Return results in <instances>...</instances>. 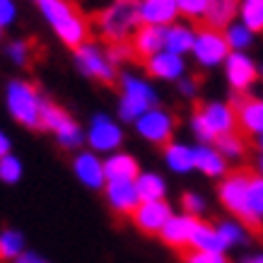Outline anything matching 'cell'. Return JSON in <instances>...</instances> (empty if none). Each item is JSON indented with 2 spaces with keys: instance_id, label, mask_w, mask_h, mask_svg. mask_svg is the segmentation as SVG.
Wrapping results in <instances>:
<instances>
[{
  "instance_id": "14",
  "label": "cell",
  "mask_w": 263,
  "mask_h": 263,
  "mask_svg": "<svg viewBox=\"0 0 263 263\" xmlns=\"http://www.w3.org/2000/svg\"><path fill=\"white\" fill-rule=\"evenodd\" d=\"M104 196L111 210L121 217H130L140 205L136 191V181H106L104 183Z\"/></svg>"
},
{
  "instance_id": "34",
  "label": "cell",
  "mask_w": 263,
  "mask_h": 263,
  "mask_svg": "<svg viewBox=\"0 0 263 263\" xmlns=\"http://www.w3.org/2000/svg\"><path fill=\"white\" fill-rule=\"evenodd\" d=\"M176 3V12L183 15L186 20L191 22H203V15H205V8H208V0H174Z\"/></svg>"
},
{
  "instance_id": "46",
  "label": "cell",
  "mask_w": 263,
  "mask_h": 263,
  "mask_svg": "<svg viewBox=\"0 0 263 263\" xmlns=\"http://www.w3.org/2000/svg\"><path fill=\"white\" fill-rule=\"evenodd\" d=\"M258 145H261V150H263V136H258Z\"/></svg>"
},
{
  "instance_id": "16",
  "label": "cell",
  "mask_w": 263,
  "mask_h": 263,
  "mask_svg": "<svg viewBox=\"0 0 263 263\" xmlns=\"http://www.w3.org/2000/svg\"><path fill=\"white\" fill-rule=\"evenodd\" d=\"M89 145L99 152H109L114 147H119L123 143V133H121V128L114 123L109 116H95L92 119V128H89V136H87Z\"/></svg>"
},
{
  "instance_id": "20",
  "label": "cell",
  "mask_w": 263,
  "mask_h": 263,
  "mask_svg": "<svg viewBox=\"0 0 263 263\" xmlns=\"http://www.w3.org/2000/svg\"><path fill=\"white\" fill-rule=\"evenodd\" d=\"M75 174H78V179H80L85 186H89V189H102L104 183H106L102 162L97 160L92 152H82V155L75 157Z\"/></svg>"
},
{
  "instance_id": "37",
  "label": "cell",
  "mask_w": 263,
  "mask_h": 263,
  "mask_svg": "<svg viewBox=\"0 0 263 263\" xmlns=\"http://www.w3.org/2000/svg\"><path fill=\"white\" fill-rule=\"evenodd\" d=\"M56 140H58V145H61V147H65V150H72V147H80L82 140H85V136H82L80 126H78V123H72L70 128H65L63 133H58Z\"/></svg>"
},
{
  "instance_id": "9",
  "label": "cell",
  "mask_w": 263,
  "mask_h": 263,
  "mask_svg": "<svg viewBox=\"0 0 263 263\" xmlns=\"http://www.w3.org/2000/svg\"><path fill=\"white\" fill-rule=\"evenodd\" d=\"M193 53L203 65H217L230 56L232 51L227 46L224 32L205 27V24H196V41H193Z\"/></svg>"
},
{
  "instance_id": "13",
  "label": "cell",
  "mask_w": 263,
  "mask_h": 263,
  "mask_svg": "<svg viewBox=\"0 0 263 263\" xmlns=\"http://www.w3.org/2000/svg\"><path fill=\"white\" fill-rule=\"evenodd\" d=\"M198 222L200 220L193 215H179V217L172 215L167 220V224L162 227L160 239L169 249H174L176 254H181L183 249H189V244H191V237L196 232V227H198Z\"/></svg>"
},
{
  "instance_id": "33",
  "label": "cell",
  "mask_w": 263,
  "mask_h": 263,
  "mask_svg": "<svg viewBox=\"0 0 263 263\" xmlns=\"http://www.w3.org/2000/svg\"><path fill=\"white\" fill-rule=\"evenodd\" d=\"M224 39H227V46L230 51H237L241 53L244 48L251 44V32H249L244 24H230L227 29H224Z\"/></svg>"
},
{
  "instance_id": "25",
  "label": "cell",
  "mask_w": 263,
  "mask_h": 263,
  "mask_svg": "<svg viewBox=\"0 0 263 263\" xmlns=\"http://www.w3.org/2000/svg\"><path fill=\"white\" fill-rule=\"evenodd\" d=\"M189 249H198V251H217V254H222L227 247H224V241H222V237H220L217 227H213L210 222H203V220H200L198 227H196V232H193Z\"/></svg>"
},
{
  "instance_id": "3",
  "label": "cell",
  "mask_w": 263,
  "mask_h": 263,
  "mask_svg": "<svg viewBox=\"0 0 263 263\" xmlns=\"http://www.w3.org/2000/svg\"><path fill=\"white\" fill-rule=\"evenodd\" d=\"M247 176H249V167L234 169V172L224 176V181L220 183V200H222V205L230 210L232 215L239 220V224L249 234H254L256 239H263L261 217H256L249 210L247 203Z\"/></svg>"
},
{
  "instance_id": "36",
  "label": "cell",
  "mask_w": 263,
  "mask_h": 263,
  "mask_svg": "<svg viewBox=\"0 0 263 263\" xmlns=\"http://www.w3.org/2000/svg\"><path fill=\"white\" fill-rule=\"evenodd\" d=\"M0 179L5 183H17L22 179V162L12 157V155L0 157Z\"/></svg>"
},
{
  "instance_id": "5",
  "label": "cell",
  "mask_w": 263,
  "mask_h": 263,
  "mask_svg": "<svg viewBox=\"0 0 263 263\" xmlns=\"http://www.w3.org/2000/svg\"><path fill=\"white\" fill-rule=\"evenodd\" d=\"M193 130L203 140V145L215 143L217 136L234 133V111L230 104H198L193 111Z\"/></svg>"
},
{
  "instance_id": "7",
  "label": "cell",
  "mask_w": 263,
  "mask_h": 263,
  "mask_svg": "<svg viewBox=\"0 0 263 263\" xmlns=\"http://www.w3.org/2000/svg\"><path fill=\"white\" fill-rule=\"evenodd\" d=\"M232 111H234V126L237 133L249 140L251 136H263V99H256L251 95H232Z\"/></svg>"
},
{
  "instance_id": "44",
  "label": "cell",
  "mask_w": 263,
  "mask_h": 263,
  "mask_svg": "<svg viewBox=\"0 0 263 263\" xmlns=\"http://www.w3.org/2000/svg\"><path fill=\"white\" fill-rule=\"evenodd\" d=\"M152 3H174V0H152Z\"/></svg>"
},
{
  "instance_id": "2",
  "label": "cell",
  "mask_w": 263,
  "mask_h": 263,
  "mask_svg": "<svg viewBox=\"0 0 263 263\" xmlns=\"http://www.w3.org/2000/svg\"><path fill=\"white\" fill-rule=\"evenodd\" d=\"M140 3L143 0H114L109 8H104L99 15H95V27L99 29L106 44H123L130 41V36L143 24L140 20Z\"/></svg>"
},
{
  "instance_id": "26",
  "label": "cell",
  "mask_w": 263,
  "mask_h": 263,
  "mask_svg": "<svg viewBox=\"0 0 263 263\" xmlns=\"http://www.w3.org/2000/svg\"><path fill=\"white\" fill-rule=\"evenodd\" d=\"M215 150L222 155V157H230V160H241L249 150V140L244 136H239L237 130L234 133H224V136L215 138Z\"/></svg>"
},
{
  "instance_id": "19",
  "label": "cell",
  "mask_w": 263,
  "mask_h": 263,
  "mask_svg": "<svg viewBox=\"0 0 263 263\" xmlns=\"http://www.w3.org/2000/svg\"><path fill=\"white\" fill-rule=\"evenodd\" d=\"M143 68L150 72L152 78H160V80H176V78L183 75L181 56H174V53H169V51H160V53L152 56Z\"/></svg>"
},
{
  "instance_id": "49",
  "label": "cell",
  "mask_w": 263,
  "mask_h": 263,
  "mask_svg": "<svg viewBox=\"0 0 263 263\" xmlns=\"http://www.w3.org/2000/svg\"><path fill=\"white\" fill-rule=\"evenodd\" d=\"M0 34H3V32H0Z\"/></svg>"
},
{
  "instance_id": "21",
  "label": "cell",
  "mask_w": 263,
  "mask_h": 263,
  "mask_svg": "<svg viewBox=\"0 0 263 263\" xmlns=\"http://www.w3.org/2000/svg\"><path fill=\"white\" fill-rule=\"evenodd\" d=\"M176 3H152V0H143L140 3V20L143 24H152V27H169L176 20Z\"/></svg>"
},
{
  "instance_id": "1",
  "label": "cell",
  "mask_w": 263,
  "mask_h": 263,
  "mask_svg": "<svg viewBox=\"0 0 263 263\" xmlns=\"http://www.w3.org/2000/svg\"><path fill=\"white\" fill-rule=\"evenodd\" d=\"M36 3L65 46L78 48L92 41V22L75 8L72 0H36Z\"/></svg>"
},
{
  "instance_id": "45",
  "label": "cell",
  "mask_w": 263,
  "mask_h": 263,
  "mask_svg": "<svg viewBox=\"0 0 263 263\" xmlns=\"http://www.w3.org/2000/svg\"><path fill=\"white\" fill-rule=\"evenodd\" d=\"M254 263H263V256H258V258H254Z\"/></svg>"
},
{
  "instance_id": "15",
  "label": "cell",
  "mask_w": 263,
  "mask_h": 263,
  "mask_svg": "<svg viewBox=\"0 0 263 263\" xmlns=\"http://www.w3.org/2000/svg\"><path fill=\"white\" fill-rule=\"evenodd\" d=\"M224 61H227V80H230L232 89L244 95L256 82V78H258L254 61L249 56H244V53H237V51H232Z\"/></svg>"
},
{
  "instance_id": "41",
  "label": "cell",
  "mask_w": 263,
  "mask_h": 263,
  "mask_svg": "<svg viewBox=\"0 0 263 263\" xmlns=\"http://www.w3.org/2000/svg\"><path fill=\"white\" fill-rule=\"evenodd\" d=\"M15 263H48L46 258H41L39 254H32V251H22V254L15 258Z\"/></svg>"
},
{
  "instance_id": "4",
  "label": "cell",
  "mask_w": 263,
  "mask_h": 263,
  "mask_svg": "<svg viewBox=\"0 0 263 263\" xmlns=\"http://www.w3.org/2000/svg\"><path fill=\"white\" fill-rule=\"evenodd\" d=\"M41 104H44V97H41L39 87L34 82L12 80L8 85V109L17 123L32 128V130H39Z\"/></svg>"
},
{
  "instance_id": "28",
  "label": "cell",
  "mask_w": 263,
  "mask_h": 263,
  "mask_svg": "<svg viewBox=\"0 0 263 263\" xmlns=\"http://www.w3.org/2000/svg\"><path fill=\"white\" fill-rule=\"evenodd\" d=\"M164 150V160L174 172H189L193 169V150L189 145L181 143H169L162 147Z\"/></svg>"
},
{
  "instance_id": "11",
  "label": "cell",
  "mask_w": 263,
  "mask_h": 263,
  "mask_svg": "<svg viewBox=\"0 0 263 263\" xmlns=\"http://www.w3.org/2000/svg\"><path fill=\"white\" fill-rule=\"evenodd\" d=\"M164 32L167 27H152V24H140L138 32L130 36V51H133V63L145 65L152 56L164 51Z\"/></svg>"
},
{
  "instance_id": "38",
  "label": "cell",
  "mask_w": 263,
  "mask_h": 263,
  "mask_svg": "<svg viewBox=\"0 0 263 263\" xmlns=\"http://www.w3.org/2000/svg\"><path fill=\"white\" fill-rule=\"evenodd\" d=\"M217 232H220V237H222L224 247H230V244H237V241L244 239L241 224H237V222H222V224H217Z\"/></svg>"
},
{
  "instance_id": "12",
  "label": "cell",
  "mask_w": 263,
  "mask_h": 263,
  "mask_svg": "<svg viewBox=\"0 0 263 263\" xmlns=\"http://www.w3.org/2000/svg\"><path fill=\"white\" fill-rule=\"evenodd\" d=\"M136 123H138V133H140L145 140H150L152 145L164 147V145L172 143L174 119H172L167 111H162V109H150V111H145Z\"/></svg>"
},
{
  "instance_id": "43",
  "label": "cell",
  "mask_w": 263,
  "mask_h": 263,
  "mask_svg": "<svg viewBox=\"0 0 263 263\" xmlns=\"http://www.w3.org/2000/svg\"><path fill=\"white\" fill-rule=\"evenodd\" d=\"M10 155V138L5 133H0V157Z\"/></svg>"
},
{
  "instance_id": "47",
  "label": "cell",
  "mask_w": 263,
  "mask_h": 263,
  "mask_svg": "<svg viewBox=\"0 0 263 263\" xmlns=\"http://www.w3.org/2000/svg\"><path fill=\"white\" fill-rule=\"evenodd\" d=\"M258 169H261V176H263V160H261V164H258Z\"/></svg>"
},
{
  "instance_id": "27",
  "label": "cell",
  "mask_w": 263,
  "mask_h": 263,
  "mask_svg": "<svg viewBox=\"0 0 263 263\" xmlns=\"http://www.w3.org/2000/svg\"><path fill=\"white\" fill-rule=\"evenodd\" d=\"M136 191L140 203L143 200H164V179L160 174H140L136 179Z\"/></svg>"
},
{
  "instance_id": "24",
  "label": "cell",
  "mask_w": 263,
  "mask_h": 263,
  "mask_svg": "<svg viewBox=\"0 0 263 263\" xmlns=\"http://www.w3.org/2000/svg\"><path fill=\"white\" fill-rule=\"evenodd\" d=\"M193 41H196V32L191 27H183V24H169L167 32H164V51L181 56L193 51Z\"/></svg>"
},
{
  "instance_id": "30",
  "label": "cell",
  "mask_w": 263,
  "mask_h": 263,
  "mask_svg": "<svg viewBox=\"0 0 263 263\" xmlns=\"http://www.w3.org/2000/svg\"><path fill=\"white\" fill-rule=\"evenodd\" d=\"M241 24L249 32H263V0H244L239 3Z\"/></svg>"
},
{
  "instance_id": "35",
  "label": "cell",
  "mask_w": 263,
  "mask_h": 263,
  "mask_svg": "<svg viewBox=\"0 0 263 263\" xmlns=\"http://www.w3.org/2000/svg\"><path fill=\"white\" fill-rule=\"evenodd\" d=\"M183 263H230L224 258V254H217V251H198V249H183L181 254Z\"/></svg>"
},
{
  "instance_id": "23",
  "label": "cell",
  "mask_w": 263,
  "mask_h": 263,
  "mask_svg": "<svg viewBox=\"0 0 263 263\" xmlns=\"http://www.w3.org/2000/svg\"><path fill=\"white\" fill-rule=\"evenodd\" d=\"M72 123L75 121L70 119V114L65 111L61 104L44 97V104H41V128L44 130H51L53 136H58V133H63L65 128H70Z\"/></svg>"
},
{
  "instance_id": "17",
  "label": "cell",
  "mask_w": 263,
  "mask_h": 263,
  "mask_svg": "<svg viewBox=\"0 0 263 263\" xmlns=\"http://www.w3.org/2000/svg\"><path fill=\"white\" fill-rule=\"evenodd\" d=\"M239 3L241 0H208L203 22H198V24H205V27H213V29L224 32L232 24L234 15L239 12Z\"/></svg>"
},
{
  "instance_id": "48",
  "label": "cell",
  "mask_w": 263,
  "mask_h": 263,
  "mask_svg": "<svg viewBox=\"0 0 263 263\" xmlns=\"http://www.w3.org/2000/svg\"><path fill=\"white\" fill-rule=\"evenodd\" d=\"M249 263H254V261H249Z\"/></svg>"
},
{
  "instance_id": "8",
  "label": "cell",
  "mask_w": 263,
  "mask_h": 263,
  "mask_svg": "<svg viewBox=\"0 0 263 263\" xmlns=\"http://www.w3.org/2000/svg\"><path fill=\"white\" fill-rule=\"evenodd\" d=\"M72 51H75L78 68H80L87 78H92L95 82H102L106 87H114V85H116V70H114V65L109 63L106 53H104L97 44L87 41V44L72 48Z\"/></svg>"
},
{
  "instance_id": "42",
  "label": "cell",
  "mask_w": 263,
  "mask_h": 263,
  "mask_svg": "<svg viewBox=\"0 0 263 263\" xmlns=\"http://www.w3.org/2000/svg\"><path fill=\"white\" fill-rule=\"evenodd\" d=\"M196 89H198V80H196V78L181 80V92H183V95H193Z\"/></svg>"
},
{
  "instance_id": "22",
  "label": "cell",
  "mask_w": 263,
  "mask_h": 263,
  "mask_svg": "<svg viewBox=\"0 0 263 263\" xmlns=\"http://www.w3.org/2000/svg\"><path fill=\"white\" fill-rule=\"evenodd\" d=\"M193 167L200 169L205 176H222L227 174V162L215 147L210 145H200L193 150Z\"/></svg>"
},
{
  "instance_id": "40",
  "label": "cell",
  "mask_w": 263,
  "mask_h": 263,
  "mask_svg": "<svg viewBox=\"0 0 263 263\" xmlns=\"http://www.w3.org/2000/svg\"><path fill=\"white\" fill-rule=\"evenodd\" d=\"M15 3L12 0H0V29L8 27L12 20H15Z\"/></svg>"
},
{
  "instance_id": "29",
  "label": "cell",
  "mask_w": 263,
  "mask_h": 263,
  "mask_svg": "<svg viewBox=\"0 0 263 263\" xmlns=\"http://www.w3.org/2000/svg\"><path fill=\"white\" fill-rule=\"evenodd\" d=\"M247 203L256 217H263V176L249 169L247 176Z\"/></svg>"
},
{
  "instance_id": "39",
  "label": "cell",
  "mask_w": 263,
  "mask_h": 263,
  "mask_svg": "<svg viewBox=\"0 0 263 263\" xmlns=\"http://www.w3.org/2000/svg\"><path fill=\"white\" fill-rule=\"evenodd\" d=\"M181 205H183V210H186V215H200L203 213V198L200 196H196V193H183L181 196Z\"/></svg>"
},
{
  "instance_id": "32",
  "label": "cell",
  "mask_w": 263,
  "mask_h": 263,
  "mask_svg": "<svg viewBox=\"0 0 263 263\" xmlns=\"http://www.w3.org/2000/svg\"><path fill=\"white\" fill-rule=\"evenodd\" d=\"M41 48L34 41H12L8 46V56L17 65H32V56H39Z\"/></svg>"
},
{
  "instance_id": "6",
  "label": "cell",
  "mask_w": 263,
  "mask_h": 263,
  "mask_svg": "<svg viewBox=\"0 0 263 263\" xmlns=\"http://www.w3.org/2000/svg\"><path fill=\"white\" fill-rule=\"evenodd\" d=\"M157 106V97L150 89V85L138 80L133 75L121 78V106L119 114L123 121H138L145 111Z\"/></svg>"
},
{
  "instance_id": "18",
  "label": "cell",
  "mask_w": 263,
  "mask_h": 263,
  "mask_svg": "<svg viewBox=\"0 0 263 263\" xmlns=\"http://www.w3.org/2000/svg\"><path fill=\"white\" fill-rule=\"evenodd\" d=\"M102 167H104V179L106 181H136L138 172H140L136 157H130L126 152L111 155Z\"/></svg>"
},
{
  "instance_id": "10",
  "label": "cell",
  "mask_w": 263,
  "mask_h": 263,
  "mask_svg": "<svg viewBox=\"0 0 263 263\" xmlns=\"http://www.w3.org/2000/svg\"><path fill=\"white\" fill-rule=\"evenodd\" d=\"M169 217H172V205L167 200H143L130 215V222L147 237H160Z\"/></svg>"
},
{
  "instance_id": "31",
  "label": "cell",
  "mask_w": 263,
  "mask_h": 263,
  "mask_svg": "<svg viewBox=\"0 0 263 263\" xmlns=\"http://www.w3.org/2000/svg\"><path fill=\"white\" fill-rule=\"evenodd\" d=\"M24 249V237L15 230H3L0 232V263L15 261Z\"/></svg>"
}]
</instances>
